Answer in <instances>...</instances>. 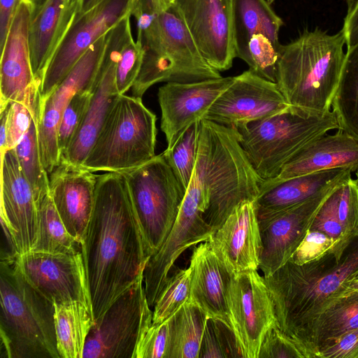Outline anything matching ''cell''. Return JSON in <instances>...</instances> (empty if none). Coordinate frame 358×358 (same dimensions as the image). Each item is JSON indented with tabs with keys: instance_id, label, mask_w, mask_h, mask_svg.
<instances>
[{
	"instance_id": "1f68e13d",
	"label": "cell",
	"mask_w": 358,
	"mask_h": 358,
	"mask_svg": "<svg viewBox=\"0 0 358 358\" xmlns=\"http://www.w3.org/2000/svg\"><path fill=\"white\" fill-rule=\"evenodd\" d=\"M20 165L29 182L38 204L50 193L49 174L44 168L40 153L37 118L14 148Z\"/></svg>"
},
{
	"instance_id": "7402d4cb",
	"label": "cell",
	"mask_w": 358,
	"mask_h": 358,
	"mask_svg": "<svg viewBox=\"0 0 358 358\" xmlns=\"http://www.w3.org/2000/svg\"><path fill=\"white\" fill-rule=\"evenodd\" d=\"M209 242L231 275L257 270L262 243L255 201L236 206Z\"/></svg>"
},
{
	"instance_id": "f546056e",
	"label": "cell",
	"mask_w": 358,
	"mask_h": 358,
	"mask_svg": "<svg viewBox=\"0 0 358 358\" xmlns=\"http://www.w3.org/2000/svg\"><path fill=\"white\" fill-rule=\"evenodd\" d=\"M331 110L338 129L358 141V44L347 49Z\"/></svg>"
},
{
	"instance_id": "603a6c76",
	"label": "cell",
	"mask_w": 358,
	"mask_h": 358,
	"mask_svg": "<svg viewBox=\"0 0 358 358\" xmlns=\"http://www.w3.org/2000/svg\"><path fill=\"white\" fill-rule=\"evenodd\" d=\"M189 266L192 275L188 301L200 307L208 317L219 320L232 329L229 306L232 275L209 241L194 247Z\"/></svg>"
},
{
	"instance_id": "ffe728a7",
	"label": "cell",
	"mask_w": 358,
	"mask_h": 358,
	"mask_svg": "<svg viewBox=\"0 0 358 358\" xmlns=\"http://www.w3.org/2000/svg\"><path fill=\"white\" fill-rule=\"evenodd\" d=\"M342 182L323 189L303 203L258 217L262 243L259 268L264 276L271 275L290 259L299 245L306 219L317 212L331 191Z\"/></svg>"
},
{
	"instance_id": "277c9868",
	"label": "cell",
	"mask_w": 358,
	"mask_h": 358,
	"mask_svg": "<svg viewBox=\"0 0 358 358\" xmlns=\"http://www.w3.org/2000/svg\"><path fill=\"white\" fill-rule=\"evenodd\" d=\"M15 262L0 264V334L5 357L60 358L54 303L25 279Z\"/></svg>"
},
{
	"instance_id": "30bf717a",
	"label": "cell",
	"mask_w": 358,
	"mask_h": 358,
	"mask_svg": "<svg viewBox=\"0 0 358 358\" xmlns=\"http://www.w3.org/2000/svg\"><path fill=\"white\" fill-rule=\"evenodd\" d=\"M136 1L102 0L75 17L45 71L40 88V102L61 83L93 43L132 15Z\"/></svg>"
},
{
	"instance_id": "816d5d0a",
	"label": "cell",
	"mask_w": 358,
	"mask_h": 358,
	"mask_svg": "<svg viewBox=\"0 0 358 358\" xmlns=\"http://www.w3.org/2000/svg\"><path fill=\"white\" fill-rule=\"evenodd\" d=\"M82 0H69L70 12L73 15H76Z\"/></svg>"
},
{
	"instance_id": "b9f144b4",
	"label": "cell",
	"mask_w": 358,
	"mask_h": 358,
	"mask_svg": "<svg viewBox=\"0 0 358 358\" xmlns=\"http://www.w3.org/2000/svg\"><path fill=\"white\" fill-rule=\"evenodd\" d=\"M295 356L292 345L285 334L275 324L266 332L258 358H282Z\"/></svg>"
},
{
	"instance_id": "11a10c76",
	"label": "cell",
	"mask_w": 358,
	"mask_h": 358,
	"mask_svg": "<svg viewBox=\"0 0 358 358\" xmlns=\"http://www.w3.org/2000/svg\"><path fill=\"white\" fill-rule=\"evenodd\" d=\"M355 180L358 182V169L355 172Z\"/></svg>"
},
{
	"instance_id": "681fc988",
	"label": "cell",
	"mask_w": 358,
	"mask_h": 358,
	"mask_svg": "<svg viewBox=\"0 0 358 358\" xmlns=\"http://www.w3.org/2000/svg\"><path fill=\"white\" fill-rule=\"evenodd\" d=\"M358 345V329L347 334L328 352L327 357H343Z\"/></svg>"
},
{
	"instance_id": "6da1fadb",
	"label": "cell",
	"mask_w": 358,
	"mask_h": 358,
	"mask_svg": "<svg viewBox=\"0 0 358 358\" xmlns=\"http://www.w3.org/2000/svg\"><path fill=\"white\" fill-rule=\"evenodd\" d=\"M94 322L139 277L149 257L122 173L99 175L80 245Z\"/></svg>"
},
{
	"instance_id": "60d3db41",
	"label": "cell",
	"mask_w": 358,
	"mask_h": 358,
	"mask_svg": "<svg viewBox=\"0 0 358 358\" xmlns=\"http://www.w3.org/2000/svg\"><path fill=\"white\" fill-rule=\"evenodd\" d=\"M341 184L337 185L323 201L315 213L314 220V227L331 238H337L343 229L338 213V187Z\"/></svg>"
},
{
	"instance_id": "ab89813d",
	"label": "cell",
	"mask_w": 358,
	"mask_h": 358,
	"mask_svg": "<svg viewBox=\"0 0 358 358\" xmlns=\"http://www.w3.org/2000/svg\"><path fill=\"white\" fill-rule=\"evenodd\" d=\"M169 336V318L161 323H152L138 341L134 358H165Z\"/></svg>"
},
{
	"instance_id": "3957f363",
	"label": "cell",
	"mask_w": 358,
	"mask_h": 358,
	"mask_svg": "<svg viewBox=\"0 0 358 358\" xmlns=\"http://www.w3.org/2000/svg\"><path fill=\"white\" fill-rule=\"evenodd\" d=\"M343 30L333 35L318 29L305 31L281 45L275 83L291 109L306 116H320L331 110L345 53Z\"/></svg>"
},
{
	"instance_id": "ba28073f",
	"label": "cell",
	"mask_w": 358,
	"mask_h": 358,
	"mask_svg": "<svg viewBox=\"0 0 358 358\" xmlns=\"http://www.w3.org/2000/svg\"><path fill=\"white\" fill-rule=\"evenodd\" d=\"M122 173L150 258L169 234L186 191L162 153Z\"/></svg>"
},
{
	"instance_id": "74e56055",
	"label": "cell",
	"mask_w": 358,
	"mask_h": 358,
	"mask_svg": "<svg viewBox=\"0 0 358 358\" xmlns=\"http://www.w3.org/2000/svg\"><path fill=\"white\" fill-rule=\"evenodd\" d=\"M144 49L134 41L131 31L126 36L119 51L115 68V87L119 94H124L131 88L141 70Z\"/></svg>"
},
{
	"instance_id": "f35d334b",
	"label": "cell",
	"mask_w": 358,
	"mask_h": 358,
	"mask_svg": "<svg viewBox=\"0 0 358 358\" xmlns=\"http://www.w3.org/2000/svg\"><path fill=\"white\" fill-rule=\"evenodd\" d=\"M92 94V91L90 90L76 93L64 110L57 134L60 158L69 147L83 120Z\"/></svg>"
},
{
	"instance_id": "d6986e66",
	"label": "cell",
	"mask_w": 358,
	"mask_h": 358,
	"mask_svg": "<svg viewBox=\"0 0 358 358\" xmlns=\"http://www.w3.org/2000/svg\"><path fill=\"white\" fill-rule=\"evenodd\" d=\"M38 205L15 149L6 150L1 155L0 219L11 233L20 255L31 251L36 242Z\"/></svg>"
},
{
	"instance_id": "f6af8a7d",
	"label": "cell",
	"mask_w": 358,
	"mask_h": 358,
	"mask_svg": "<svg viewBox=\"0 0 358 358\" xmlns=\"http://www.w3.org/2000/svg\"><path fill=\"white\" fill-rule=\"evenodd\" d=\"M342 30L345 36L348 48L358 44V0L349 9Z\"/></svg>"
},
{
	"instance_id": "9f6ffc18",
	"label": "cell",
	"mask_w": 358,
	"mask_h": 358,
	"mask_svg": "<svg viewBox=\"0 0 358 358\" xmlns=\"http://www.w3.org/2000/svg\"><path fill=\"white\" fill-rule=\"evenodd\" d=\"M266 1H267V2H268L269 4H271V3L274 1V0H266Z\"/></svg>"
},
{
	"instance_id": "ac0fdd59",
	"label": "cell",
	"mask_w": 358,
	"mask_h": 358,
	"mask_svg": "<svg viewBox=\"0 0 358 358\" xmlns=\"http://www.w3.org/2000/svg\"><path fill=\"white\" fill-rule=\"evenodd\" d=\"M234 79L221 77L192 83L169 82L159 88L161 129L165 134L167 148H171L190 125L203 119Z\"/></svg>"
},
{
	"instance_id": "bcb514c9",
	"label": "cell",
	"mask_w": 358,
	"mask_h": 358,
	"mask_svg": "<svg viewBox=\"0 0 358 358\" xmlns=\"http://www.w3.org/2000/svg\"><path fill=\"white\" fill-rule=\"evenodd\" d=\"M20 0H0V48L5 42Z\"/></svg>"
},
{
	"instance_id": "7dc6e473",
	"label": "cell",
	"mask_w": 358,
	"mask_h": 358,
	"mask_svg": "<svg viewBox=\"0 0 358 358\" xmlns=\"http://www.w3.org/2000/svg\"><path fill=\"white\" fill-rule=\"evenodd\" d=\"M2 227V241L1 247V261L15 262L20 255L15 240L5 222L1 220Z\"/></svg>"
},
{
	"instance_id": "cb8c5ba5",
	"label": "cell",
	"mask_w": 358,
	"mask_h": 358,
	"mask_svg": "<svg viewBox=\"0 0 358 358\" xmlns=\"http://www.w3.org/2000/svg\"><path fill=\"white\" fill-rule=\"evenodd\" d=\"M350 168L358 169V141L341 129L315 139L281 169L279 174L262 184H272L317 171Z\"/></svg>"
},
{
	"instance_id": "9a60e30c",
	"label": "cell",
	"mask_w": 358,
	"mask_h": 358,
	"mask_svg": "<svg viewBox=\"0 0 358 358\" xmlns=\"http://www.w3.org/2000/svg\"><path fill=\"white\" fill-rule=\"evenodd\" d=\"M15 264L25 279L53 303L76 301L92 308L81 251H29L20 255Z\"/></svg>"
},
{
	"instance_id": "f907efd6",
	"label": "cell",
	"mask_w": 358,
	"mask_h": 358,
	"mask_svg": "<svg viewBox=\"0 0 358 358\" xmlns=\"http://www.w3.org/2000/svg\"><path fill=\"white\" fill-rule=\"evenodd\" d=\"M101 1L102 0H82L76 17L87 12Z\"/></svg>"
},
{
	"instance_id": "4dcf8cb0",
	"label": "cell",
	"mask_w": 358,
	"mask_h": 358,
	"mask_svg": "<svg viewBox=\"0 0 358 358\" xmlns=\"http://www.w3.org/2000/svg\"><path fill=\"white\" fill-rule=\"evenodd\" d=\"M79 244L66 230L49 194L38 205L36 240L31 251L73 253Z\"/></svg>"
},
{
	"instance_id": "f5cc1de1",
	"label": "cell",
	"mask_w": 358,
	"mask_h": 358,
	"mask_svg": "<svg viewBox=\"0 0 358 358\" xmlns=\"http://www.w3.org/2000/svg\"><path fill=\"white\" fill-rule=\"evenodd\" d=\"M166 10L172 7L176 3V0H162Z\"/></svg>"
},
{
	"instance_id": "836d02e7",
	"label": "cell",
	"mask_w": 358,
	"mask_h": 358,
	"mask_svg": "<svg viewBox=\"0 0 358 358\" xmlns=\"http://www.w3.org/2000/svg\"><path fill=\"white\" fill-rule=\"evenodd\" d=\"M38 110L21 102H10L0 110V151L14 149L28 131Z\"/></svg>"
},
{
	"instance_id": "5b68a950",
	"label": "cell",
	"mask_w": 358,
	"mask_h": 358,
	"mask_svg": "<svg viewBox=\"0 0 358 358\" xmlns=\"http://www.w3.org/2000/svg\"><path fill=\"white\" fill-rule=\"evenodd\" d=\"M136 41L144 49V57L131 88L135 97L142 99L157 83H192L222 77L203 58L173 7L161 13L157 22Z\"/></svg>"
},
{
	"instance_id": "d590c367",
	"label": "cell",
	"mask_w": 358,
	"mask_h": 358,
	"mask_svg": "<svg viewBox=\"0 0 358 358\" xmlns=\"http://www.w3.org/2000/svg\"><path fill=\"white\" fill-rule=\"evenodd\" d=\"M242 357L233 330L223 322L208 317L199 357Z\"/></svg>"
},
{
	"instance_id": "8d00e7d4",
	"label": "cell",
	"mask_w": 358,
	"mask_h": 358,
	"mask_svg": "<svg viewBox=\"0 0 358 358\" xmlns=\"http://www.w3.org/2000/svg\"><path fill=\"white\" fill-rule=\"evenodd\" d=\"M280 48L264 34H253L248 41L247 57L244 62L254 73L275 83Z\"/></svg>"
},
{
	"instance_id": "f1b7e54d",
	"label": "cell",
	"mask_w": 358,
	"mask_h": 358,
	"mask_svg": "<svg viewBox=\"0 0 358 358\" xmlns=\"http://www.w3.org/2000/svg\"><path fill=\"white\" fill-rule=\"evenodd\" d=\"M208 316L187 301L169 317V343L165 358H198Z\"/></svg>"
},
{
	"instance_id": "e575fe53",
	"label": "cell",
	"mask_w": 358,
	"mask_h": 358,
	"mask_svg": "<svg viewBox=\"0 0 358 358\" xmlns=\"http://www.w3.org/2000/svg\"><path fill=\"white\" fill-rule=\"evenodd\" d=\"M192 271L190 266L179 269L168 279L153 306L152 322L161 323L188 301L190 294Z\"/></svg>"
},
{
	"instance_id": "52a82bcc",
	"label": "cell",
	"mask_w": 358,
	"mask_h": 358,
	"mask_svg": "<svg viewBox=\"0 0 358 358\" xmlns=\"http://www.w3.org/2000/svg\"><path fill=\"white\" fill-rule=\"evenodd\" d=\"M338 129L334 113L306 117L292 109L235 129L255 171L263 180L276 177L282 167L320 136Z\"/></svg>"
},
{
	"instance_id": "ee69618b",
	"label": "cell",
	"mask_w": 358,
	"mask_h": 358,
	"mask_svg": "<svg viewBox=\"0 0 358 358\" xmlns=\"http://www.w3.org/2000/svg\"><path fill=\"white\" fill-rule=\"evenodd\" d=\"M357 264L358 258L357 260H352L331 273L322 278L315 283L314 287L311 289V292L320 296H326L334 292Z\"/></svg>"
},
{
	"instance_id": "8992f818",
	"label": "cell",
	"mask_w": 358,
	"mask_h": 358,
	"mask_svg": "<svg viewBox=\"0 0 358 358\" xmlns=\"http://www.w3.org/2000/svg\"><path fill=\"white\" fill-rule=\"evenodd\" d=\"M156 121L142 99L118 94L81 166L124 173L148 162L155 156Z\"/></svg>"
},
{
	"instance_id": "484cf974",
	"label": "cell",
	"mask_w": 358,
	"mask_h": 358,
	"mask_svg": "<svg viewBox=\"0 0 358 358\" xmlns=\"http://www.w3.org/2000/svg\"><path fill=\"white\" fill-rule=\"evenodd\" d=\"M352 173L350 168L333 169L272 184L261 183L255 200L257 217L303 203L323 189L350 178Z\"/></svg>"
},
{
	"instance_id": "7bdbcfd3",
	"label": "cell",
	"mask_w": 358,
	"mask_h": 358,
	"mask_svg": "<svg viewBox=\"0 0 358 358\" xmlns=\"http://www.w3.org/2000/svg\"><path fill=\"white\" fill-rule=\"evenodd\" d=\"M328 241L327 236L322 231L308 233L294 251L292 262L300 264L310 260L324 248Z\"/></svg>"
},
{
	"instance_id": "4316f807",
	"label": "cell",
	"mask_w": 358,
	"mask_h": 358,
	"mask_svg": "<svg viewBox=\"0 0 358 358\" xmlns=\"http://www.w3.org/2000/svg\"><path fill=\"white\" fill-rule=\"evenodd\" d=\"M266 0H233L234 39L236 57L245 61L248 44L255 34L266 35L280 48L281 18L271 8Z\"/></svg>"
},
{
	"instance_id": "4fadbf2b",
	"label": "cell",
	"mask_w": 358,
	"mask_h": 358,
	"mask_svg": "<svg viewBox=\"0 0 358 358\" xmlns=\"http://www.w3.org/2000/svg\"><path fill=\"white\" fill-rule=\"evenodd\" d=\"M206 61L215 69H229L236 57L233 0H176L172 6Z\"/></svg>"
},
{
	"instance_id": "d4e9b609",
	"label": "cell",
	"mask_w": 358,
	"mask_h": 358,
	"mask_svg": "<svg viewBox=\"0 0 358 358\" xmlns=\"http://www.w3.org/2000/svg\"><path fill=\"white\" fill-rule=\"evenodd\" d=\"M74 18L70 12L69 0H45L34 8L29 26V48L33 73L40 85Z\"/></svg>"
},
{
	"instance_id": "6f0895ef",
	"label": "cell",
	"mask_w": 358,
	"mask_h": 358,
	"mask_svg": "<svg viewBox=\"0 0 358 358\" xmlns=\"http://www.w3.org/2000/svg\"><path fill=\"white\" fill-rule=\"evenodd\" d=\"M357 289H358V285H357Z\"/></svg>"
},
{
	"instance_id": "7a4b0ae2",
	"label": "cell",
	"mask_w": 358,
	"mask_h": 358,
	"mask_svg": "<svg viewBox=\"0 0 358 358\" xmlns=\"http://www.w3.org/2000/svg\"><path fill=\"white\" fill-rule=\"evenodd\" d=\"M262 180L240 145L238 132L202 119L197 159L185 195L203 207L204 219L215 232L240 203L256 200Z\"/></svg>"
},
{
	"instance_id": "e0dca14e",
	"label": "cell",
	"mask_w": 358,
	"mask_h": 358,
	"mask_svg": "<svg viewBox=\"0 0 358 358\" xmlns=\"http://www.w3.org/2000/svg\"><path fill=\"white\" fill-rule=\"evenodd\" d=\"M130 17L124 18L107 34L106 51L94 80L90 104L78 131L61 156L60 161L82 166L111 104L119 94L115 87V68L120 48L127 34L131 31Z\"/></svg>"
},
{
	"instance_id": "8fae6325",
	"label": "cell",
	"mask_w": 358,
	"mask_h": 358,
	"mask_svg": "<svg viewBox=\"0 0 358 358\" xmlns=\"http://www.w3.org/2000/svg\"><path fill=\"white\" fill-rule=\"evenodd\" d=\"M107 34L90 47L61 83L39 103L38 144L41 161L48 174L60 162L57 134L64 110L76 93L92 91L106 51Z\"/></svg>"
},
{
	"instance_id": "7c38bea8",
	"label": "cell",
	"mask_w": 358,
	"mask_h": 358,
	"mask_svg": "<svg viewBox=\"0 0 358 358\" xmlns=\"http://www.w3.org/2000/svg\"><path fill=\"white\" fill-rule=\"evenodd\" d=\"M229 306L232 330L242 357L258 358L264 338L277 320L269 290L257 270L232 275Z\"/></svg>"
},
{
	"instance_id": "9c48e42d",
	"label": "cell",
	"mask_w": 358,
	"mask_h": 358,
	"mask_svg": "<svg viewBox=\"0 0 358 358\" xmlns=\"http://www.w3.org/2000/svg\"><path fill=\"white\" fill-rule=\"evenodd\" d=\"M152 315L142 275L94 322L83 358H134L138 341L152 322Z\"/></svg>"
},
{
	"instance_id": "83f0119b",
	"label": "cell",
	"mask_w": 358,
	"mask_h": 358,
	"mask_svg": "<svg viewBox=\"0 0 358 358\" xmlns=\"http://www.w3.org/2000/svg\"><path fill=\"white\" fill-rule=\"evenodd\" d=\"M57 348L60 358H83L94 323L92 308L80 301L54 303Z\"/></svg>"
},
{
	"instance_id": "44dd1931",
	"label": "cell",
	"mask_w": 358,
	"mask_h": 358,
	"mask_svg": "<svg viewBox=\"0 0 358 358\" xmlns=\"http://www.w3.org/2000/svg\"><path fill=\"white\" fill-rule=\"evenodd\" d=\"M99 175L63 161L49 174L50 194L69 233L81 245L92 213Z\"/></svg>"
},
{
	"instance_id": "d6a6232c",
	"label": "cell",
	"mask_w": 358,
	"mask_h": 358,
	"mask_svg": "<svg viewBox=\"0 0 358 358\" xmlns=\"http://www.w3.org/2000/svg\"><path fill=\"white\" fill-rule=\"evenodd\" d=\"M201 132V120L190 125L170 148L162 152L176 178L186 191L195 167Z\"/></svg>"
},
{
	"instance_id": "c3c4849f",
	"label": "cell",
	"mask_w": 358,
	"mask_h": 358,
	"mask_svg": "<svg viewBox=\"0 0 358 358\" xmlns=\"http://www.w3.org/2000/svg\"><path fill=\"white\" fill-rule=\"evenodd\" d=\"M338 326L343 332L358 329V302L349 305L338 317Z\"/></svg>"
},
{
	"instance_id": "2e32d148",
	"label": "cell",
	"mask_w": 358,
	"mask_h": 358,
	"mask_svg": "<svg viewBox=\"0 0 358 358\" xmlns=\"http://www.w3.org/2000/svg\"><path fill=\"white\" fill-rule=\"evenodd\" d=\"M290 109L275 83L248 69L234 77L203 119L236 129Z\"/></svg>"
},
{
	"instance_id": "5bb4252c",
	"label": "cell",
	"mask_w": 358,
	"mask_h": 358,
	"mask_svg": "<svg viewBox=\"0 0 358 358\" xmlns=\"http://www.w3.org/2000/svg\"><path fill=\"white\" fill-rule=\"evenodd\" d=\"M34 8L31 0H20L1 48L0 110L14 101L39 108L41 85L31 67L29 34Z\"/></svg>"
},
{
	"instance_id": "db71d44e",
	"label": "cell",
	"mask_w": 358,
	"mask_h": 358,
	"mask_svg": "<svg viewBox=\"0 0 358 358\" xmlns=\"http://www.w3.org/2000/svg\"><path fill=\"white\" fill-rule=\"evenodd\" d=\"M35 7L39 6L45 0H31Z\"/></svg>"
}]
</instances>
